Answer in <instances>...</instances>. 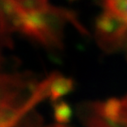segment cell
Returning <instances> with one entry per match:
<instances>
[{
  "label": "cell",
  "mask_w": 127,
  "mask_h": 127,
  "mask_svg": "<svg viewBox=\"0 0 127 127\" xmlns=\"http://www.w3.org/2000/svg\"><path fill=\"white\" fill-rule=\"evenodd\" d=\"M96 40L105 52H113L127 45V21L105 10L96 21Z\"/></svg>",
  "instance_id": "2"
},
{
  "label": "cell",
  "mask_w": 127,
  "mask_h": 127,
  "mask_svg": "<svg viewBox=\"0 0 127 127\" xmlns=\"http://www.w3.org/2000/svg\"><path fill=\"white\" fill-rule=\"evenodd\" d=\"M64 9L49 5L35 14H25L21 33L48 48L63 47V31L67 22Z\"/></svg>",
  "instance_id": "1"
},
{
  "label": "cell",
  "mask_w": 127,
  "mask_h": 127,
  "mask_svg": "<svg viewBox=\"0 0 127 127\" xmlns=\"http://www.w3.org/2000/svg\"><path fill=\"white\" fill-rule=\"evenodd\" d=\"M95 107L99 114L109 120H120L122 101L117 98H110L105 102H95Z\"/></svg>",
  "instance_id": "6"
},
{
  "label": "cell",
  "mask_w": 127,
  "mask_h": 127,
  "mask_svg": "<svg viewBox=\"0 0 127 127\" xmlns=\"http://www.w3.org/2000/svg\"><path fill=\"white\" fill-rule=\"evenodd\" d=\"M24 14H35L49 6L48 0H14Z\"/></svg>",
  "instance_id": "7"
},
{
  "label": "cell",
  "mask_w": 127,
  "mask_h": 127,
  "mask_svg": "<svg viewBox=\"0 0 127 127\" xmlns=\"http://www.w3.org/2000/svg\"><path fill=\"white\" fill-rule=\"evenodd\" d=\"M2 65H3V58H2L1 56H0V69H1Z\"/></svg>",
  "instance_id": "11"
},
{
  "label": "cell",
  "mask_w": 127,
  "mask_h": 127,
  "mask_svg": "<svg viewBox=\"0 0 127 127\" xmlns=\"http://www.w3.org/2000/svg\"><path fill=\"white\" fill-rule=\"evenodd\" d=\"M79 117L87 127H127V122L123 120H109L99 114L95 102L83 103L79 109Z\"/></svg>",
  "instance_id": "4"
},
{
  "label": "cell",
  "mask_w": 127,
  "mask_h": 127,
  "mask_svg": "<svg viewBox=\"0 0 127 127\" xmlns=\"http://www.w3.org/2000/svg\"><path fill=\"white\" fill-rule=\"evenodd\" d=\"M25 14L14 0H0V51L12 47L11 34L21 32Z\"/></svg>",
  "instance_id": "3"
},
{
  "label": "cell",
  "mask_w": 127,
  "mask_h": 127,
  "mask_svg": "<svg viewBox=\"0 0 127 127\" xmlns=\"http://www.w3.org/2000/svg\"><path fill=\"white\" fill-rule=\"evenodd\" d=\"M74 88V81L71 78L62 76L60 73H56L50 86V100L57 102L58 99L67 95Z\"/></svg>",
  "instance_id": "5"
},
{
  "label": "cell",
  "mask_w": 127,
  "mask_h": 127,
  "mask_svg": "<svg viewBox=\"0 0 127 127\" xmlns=\"http://www.w3.org/2000/svg\"><path fill=\"white\" fill-rule=\"evenodd\" d=\"M105 8L127 21V0H105Z\"/></svg>",
  "instance_id": "9"
},
{
  "label": "cell",
  "mask_w": 127,
  "mask_h": 127,
  "mask_svg": "<svg viewBox=\"0 0 127 127\" xmlns=\"http://www.w3.org/2000/svg\"><path fill=\"white\" fill-rule=\"evenodd\" d=\"M72 108L65 101L56 102L54 105V118L59 124H66L72 117Z\"/></svg>",
  "instance_id": "8"
},
{
  "label": "cell",
  "mask_w": 127,
  "mask_h": 127,
  "mask_svg": "<svg viewBox=\"0 0 127 127\" xmlns=\"http://www.w3.org/2000/svg\"><path fill=\"white\" fill-rule=\"evenodd\" d=\"M69 1H76V0H69Z\"/></svg>",
  "instance_id": "12"
},
{
  "label": "cell",
  "mask_w": 127,
  "mask_h": 127,
  "mask_svg": "<svg viewBox=\"0 0 127 127\" xmlns=\"http://www.w3.org/2000/svg\"><path fill=\"white\" fill-rule=\"evenodd\" d=\"M47 127H68V126H66V125H64V124H53V125H50V126H47Z\"/></svg>",
  "instance_id": "10"
}]
</instances>
